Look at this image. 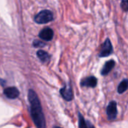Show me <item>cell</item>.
Wrapping results in <instances>:
<instances>
[{"label": "cell", "instance_id": "1", "mask_svg": "<svg viewBox=\"0 0 128 128\" xmlns=\"http://www.w3.org/2000/svg\"><path fill=\"white\" fill-rule=\"evenodd\" d=\"M28 100L30 104V113L32 120L37 128H45V119L42 108L39 99L36 93L30 90L28 93Z\"/></svg>", "mask_w": 128, "mask_h": 128}, {"label": "cell", "instance_id": "2", "mask_svg": "<svg viewBox=\"0 0 128 128\" xmlns=\"http://www.w3.org/2000/svg\"><path fill=\"white\" fill-rule=\"evenodd\" d=\"M54 16L50 11L49 10H43L40 12L35 17V21L39 24H47L53 20Z\"/></svg>", "mask_w": 128, "mask_h": 128}, {"label": "cell", "instance_id": "3", "mask_svg": "<svg viewBox=\"0 0 128 128\" xmlns=\"http://www.w3.org/2000/svg\"><path fill=\"white\" fill-rule=\"evenodd\" d=\"M106 113L108 120H114L116 118L118 114V111H117V103L115 101H112L109 102V104L107 106Z\"/></svg>", "mask_w": 128, "mask_h": 128}, {"label": "cell", "instance_id": "4", "mask_svg": "<svg viewBox=\"0 0 128 128\" xmlns=\"http://www.w3.org/2000/svg\"><path fill=\"white\" fill-rule=\"evenodd\" d=\"M112 51H113V49H112V45L111 44V42L108 38H107L102 46L101 50L100 52V57L108 56L112 53Z\"/></svg>", "mask_w": 128, "mask_h": 128}, {"label": "cell", "instance_id": "5", "mask_svg": "<svg viewBox=\"0 0 128 128\" xmlns=\"http://www.w3.org/2000/svg\"><path fill=\"white\" fill-rule=\"evenodd\" d=\"M60 92L63 99H65L67 101H71L73 99V92L71 87L69 85H66L64 88H61Z\"/></svg>", "mask_w": 128, "mask_h": 128}, {"label": "cell", "instance_id": "6", "mask_svg": "<svg viewBox=\"0 0 128 128\" xmlns=\"http://www.w3.org/2000/svg\"><path fill=\"white\" fill-rule=\"evenodd\" d=\"M38 36L42 40L50 41L54 37V32L50 28H44L39 32Z\"/></svg>", "mask_w": 128, "mask_h": 128}, {"label": "cell", "instance_id": "7", "mask_svg": "<svg viewBox=\"0 0 128 128\" xmlns=\"http://www.w3.org/2000/svg\"><path fill=\"white\" fill-rule=\"evenodd\" d=\"M4 94L6 95V96H7L9 99H16L19 96L20 92L16 88L10 87L4 90Z\"/></svg>", "mask_w": 128, "mask_h": 128}, {"label": "cell", "instance_id": "8", "mask_svg": "<svg viewBox=\"0 0 128 128\" xmlns=\"http://www.w3.org/2000/svg\"><path fill=\"white\" fill-rule=\"evenodd\" d=\"M97 84V79L94 76H90L83 79L81 82V85L82 87H89V88H95Z\"/></svg>", "mask_w": 128, "mask_h": 128}, {"label": "cell", "instance_id": "9", "mask_svg": "<svg viewBox=\"0 0 128 128\" xmlns=\"http://www.w3.org/2000/svg\"><path fill=\"white\" fill-rule=\"evenodd\" d=\"M114 65H115V62H114V60H108V62H106L105 63V65H104V66H103V68H102V70L101 71V74L102 76L108 75L109 73V72L114 68Z\"/></svg>", "mask_w": 128, "mask_h": 128}, {"label": "cell", "instance_id": "10", "mask_svg": "<svg viewBox=\"0 0 128 128\" xmlns=\"http://www.w3.org/2000/svg\"><path fill=\"white\" fill-rule=\"evenodd\" d=\"M37 56L40 59V60L43 62H46L48 61H49L50 60V56L49 54L44 51V50H39L37 51Z\"/></svg>", "mask_w": 128, "mask_h": 128}, {"label": "cell", "instance_id": "11", "mask_svg": "<svg viewBox=\"0 0 128 128\" xmlns=\"http://www.w3.org/2000/svg\"><path fill=\"white\" fill-rule=\"evenodd\" d=\"M127 88H128V80L124 79L118 85V92L119 94H123L124 91H126L127 90Z\"/></svg>", "mask_w": 128, "mask_h": 128}, {"label": "cell", "instance_id": "12", "mask_svg": "<svg viewBox=\"0 0 128 128\" xmlns=\"http://www.w3.org/2000/svg\"><path fill=\"white\" fill-rule=\"evenodd\" d=\"M78 118H79V120H78V124H79V128H88V125L84 120V117L82 116V114H78Z\"/></svg>", "mask_w": 128, "mask_h": 128}, {"label": "cell", "instance_id": "13", "mask_svg": "<svg viewBox=\"0 0 128 128\" xmlns=\"http://www.w3.org/2000/svg\"><path fill=\"white\" fill-rule=\"evenodd\" d=\"M45 45V44H44L42 42L39 41V40H35L33 42V46L36 48H42Z\"/></svg>", "mask_w": 128, "mask_h": 128}, {"label": "cell", "instance_id": "14", "mask_svg": "<svg viewBox=\"0 0 128 128\" xmlns=\"http://www.w3.org/2000/svg\"><path fill=\"white\" fill-rule=\"evenodd\" d=\"M88 123L89 124H88V126H90V128H94V126H93L91 125V124H90V122H88Z\"/></svg>", "mask_w": 128, "mask_h": 128}, {"label": "cell", "instance_id": "15", "mask_svg": "<svg viewBox=\"0 0 128 128\" xmlns=\"http://www.w3.org/2000/svg\"><path fill=\"white\" fill-rule=\"evenodd\" d=\"M54 128H61V127H59V126H55Z\"/></svg>", "mask_w": 128, "mask_h": 128}, {"label": "cell", "instance_id": "16", "mask_svg": "<svg viewBox=\"0 0 128 128\" xmlns=\"http://www.w3.org/2000/svg\"><path fill=\"white\" fill-rule=\"evenodd\" d=\"M127 1H128V0H127Z\"/></svg>", "mask_w": 128, "mask_h": 128}]
</instances>
